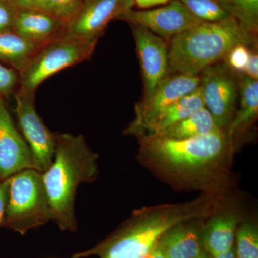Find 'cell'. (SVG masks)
<instances>
[{"label": "cell", "mask_w": 258, "mask_h": 258, "mask_svg": "<svg viewBox=\"0 0 258 258\" xmlns=\"http://www.w3.org/2000/svg\"><path fill=\"white\" fill-rule=\"evenodd\" d=\"M171 0H134V5L142 10L149 9L157 5H166Z\"/></svg>", "instance_id": "obj_30"}, {"label": "cell", "mask_w": 258, "mask_h": 258, "mask_svg": "<svg viewBox=\"0 0 258 258\" xmlns=\"http://www.w3.org/2000/svg\"><path fill=\"white\" fill-rule=\"evenodd\" d=\"M67 24L34 8H19L13 31L28 41L42 46L66 32Z\"/></svg>", "instance_id": "obj_14"}, {"label": "cell", "mask_w": 258, "mask_h": 258, "mask_svg": "<svg viewBox=\"0 0 258 258\" xmlns=\"http://www.w3.org/2000/svg\"><path fill=\"white\" fill-rule=\"evenodd\" d=\"M35 0H14V3L18 8H29Z\"/></svg>", "instance_id": "obj_32"}, {"label": "cell", "mask_w": 258, "mask_h": 258, "mask_svg": "<svg viewBox=\"0 0 258 258\" xmlns=\"http://www.w3.org/2000/svg\"><path fill=\"white\" fill-rule=\"evenodd\" d=\"M249 55V47L241 44L234 47L226 56L224 61L235 72L243 73L248 62Z\"/></svg>", "instance_id": "obj_26"}, {"label": "cell", "mask_w": 258, "mask_h": 258, "mask_svg": "<svg viewBox=\"0 0 258 258\" xmlns=\"http://www.w3.org/2000/svg\"><path fill=\"white\" fill-rule=\"evenodd\" d=\"M25 169L37 170L31 150L0 96V179Z\"/></svg>", "instance_id": "obj_13"}, {"label": "cell", "mask_w": 258, "mask_h": 258, "mask_svg": "<svg viewBox=\"0 0 258 258\" xmlns=\"http://www.w3.org/2000/svg\"><path fill=\"white\" fill-rule=\"evenodd\" d=\"M157 246L166 258H195L205 251L200 231L189 222L167 231Z\"/></svg>", "instance_id": "obj_15"}, {"label": "cell", "mask_w": 258, "mask_h": 258, "mask_svg": "<svg viewBox=\"0 0 258 258\" xmlns=\"http://www.w3.org/2000/svg\"><path fill=\"white\" fill-rule=\"evenodd\" d=\"M211 113L205 108L181 120L176 124L171 125L163 131L158 135L164 138L183 140L201 137L207 134L220 132Z\"/></svg>", "instance_id": "obj_20"}, {"label": "cell", "mask_w": 258, "mask_h": 258, "mask_svg": "<svg viewBox=\"0 0 258 258\" xmlns=\"http://www.w3.org/2000/svg\"><path fill=\"white\" fill-rule=\"evenodd\" d=\"M244 74L251 79L258 80V54L257 46L251 47L250 55Z\"/></svg>", "instance_id": "obj_28"}, {"label": "cell", "mask_w": 258, "mask_h": 258, "mask_svg": "<svg viewBox=\"0 0 258 258\" xmlns=\"http://www.w3.org/2000/svg\"><path fill=\"white\" fill-rule=\"evenodd\" d=\"M237 258H258V230L251 222H244L236 230Z\"/></svg>", "instance_id": "obj_23"}, {"label": "cell", "mask_w": 258, "mask_h": 258, "mask_svg": "<svg viewBox=\"0 0 258 258\" xmlns=\"http://www.w3.org/2000/svg\"><path fill=\"white\" fill-rule=\"evenodd\" d=\"M8 193V179H0V226L3 221Z\"/></svg>", "instance_id": "obj_29"}, {"label": "cell", "mask_w": 258, "mask_h": 258, "mask_svg": "<svg viewBox=\"0 0 258 258\" xmlns=\"http://www.w3.org/2000/svg\"><path fill=\"white\" fill-rule=\"evenodd\" d=\"M237 225L235 214L226 212L214 217L204 231V249L212 257L230 250L233 247Z\"/></svg>", "instance_id": "obj_18"}, {"label": "cell", "mask_w": 258, "mask_h": 258, "mask_svg": "<svg viewBox=\"0 0 258 258\" xmlns=\"http://www.w3.org/2000/svg\"><path fill=\"white\" fill-rule=\"evenodd\" d=\"M5 1H10V2H13V3H14V0H5Z\"/></svg>", "instance_id": "obj_35"}, {"label": "cell", "mask_w": 258, "mask_h": 258, "mask_svg": "<svg viewBox=\"0 0 258 258\" xmlns=\"http://www.w3.org/2000/svg\"><path fill=\"white\" fill-rule=\"evenodd\" d=\"M98 158L83 136L56 133L53 161L50 167L42 173V176L52 220L61 230H77L75 215L76 192L79 185L96 179Z\"/></svg>", "instance_id": "obj_3"}, {"label": "cell", "mask_w": 258, "mask_h": 258, "mask_svg": "<svg viewBox=\"0 0 258 258\" xmlns=\"http://www.w3.org/2000/svg\"><path fill=\"white\" fill-rule=\"evenodd\" d=\"M19 86L18 71L0 63V96L9 98L15 94Z\"/></svg>", "instance_id": "obj_25"}, {"label": "cell", "mask_w": 258, "mask_h": 258, "mask_svg": "<svg viewBox=\"0 0 258 258\" xmlns=\"http://www.w3.org/2000/svg\"><path fill=\"white\" fill-rule=\"evenodd\" d=\"M134 5V0H83L79 13L68 24L66 33L88 41L98 42L107 25L132 9Z\"/></svg>", "instance_id": "obj_12"}, {"label": "cell", "mask_w": 258, "mask_h": 258, "mask_svg": "<svg viewBox=\"0 0 258 258\" xmlns=\"http://www.w3.org/2000/svg\"><path fill=\"white\" fill-rule=\"evenodd\" d=\"M213 258H237L236 257L235 254V250L234 249V247H232V249H230V250L227 251V252H224L221 254H219V255L215 256Z\"/></svg>", "instance_id": "obj_33"}, {"label": "cell", "mask_w": 258, "mask_h": 258, "mask_svg": "<svg viewBox=\"0 0 258 258\" xmlns=\"http://www.w3.org/2000/svg\"><path fill=\"white\" fill-rule=\"evenodd\" d=\"M18 10L13 2L0 0V33L13 31Z\"/></svg>", "instance_id": "obj_27"}, {"label": "cell", "mask_w": 258, "mask_h": 258, "mask_svg": "<svg viewBox=\"0 0 258 258\" xmlns=\"http://www.w3.org/2000/svg\"><path fill=\"white\" fill-rule=\"evenodd\" d=\"M197 18L204 22H217L230 17L217 0H180Z\"/></svg>", "instance_id": "obj_24"}, {"label": "cell", "mask_w": 258, "mask_h": 258, "mask_svg": "<svg viewBox=\"0 0 258 258\" xmlns=\"http://www.w3.org/2000/svg\"><path fill=\"white\" fill-rule=\"evenodd\" d=\"M210 196L179 204L149 207L133 212L118 230L92 248L73 258H145L167 231L181 224L210 216L214 208Z\"/></svg>", "instance_id": "obj_2"}, {"label": "cell", "mask_w": 258, "mask_h": 258, "mask_svg": "<svg viewBox=\"0 0 258 258\" xmlns=\"http://www.w3.org/2000/svg\"><path fill=\"white\" fill-rule=\"evenodd\" d=\"M15 113L18 128L28 143L37 171L43 173L54 159L56 133L51 132L35 108V91L17 90L15 93Z\"/></svg>", "instance_id": "obj_8"}, {"label": "cell", "mask_w": 258, "mask_h": 258, "mask_svg": "<svg viewBox=\"0 0 258 258\" xmlns=\"http://www.w3.org/2000/svg\"><path fill=\"white\" fill-rule=\"evenodd\" d=\"M200 76L171 74L164 79L147 98H142L134 107L135 118L124 133L140 137L171 103L185 96L200 85Z\"/></svg>", "instance_id": "obj_9"}, {"label": "cell", "mask_w": 258, "mask_h": 258, "mask_svg": "<svg viewBox=\"0 0 258 258\" xmlns=\"http://www.w3.org/2000/svg\"><path fill=\"white\" fill-rule=\"evenodd\" d=\"M97 42L64 33L42 45L19 74L18 90L36 91L37 87L52 75L89 59Z\"/></svg>", "instance_id": "obj_6"}, {"label": "cell", "mask_w": 258, "mask_h": 258, "mask_svg": "<svg viewBox=\"0 0 258 258\" xmlns=\"http://www.w3.org/2000/svg\"><path fill=\"white\" fill-rule=\"evenodd\" d=\"M138 139L141 159L174 180L203 186L227 172L232 144L222 131L183 140L153 135Z\"/></svg>", "instance_id": "obj_1"}, {"label": "cell", "mask_w": 258, "mask_h": 258, "mask_svg": "<svg viewBox=\"0 0 258 258\" xmlns=\"http://www.w3.org/2000/svg\"><path fill=\"white\" fill-rule=\"evenodd\" d=\"M200 75L199 86L205 108L211 113L218 128L225 132L233 119L239 96L236 72L222 60V63L210 66Z\"/></svg>", "instance_id": "obj_7"}, {"label": "cell", "mask_w": 258, "mask_h": 258, "mask_svg": "<svg viewBox=\"0 0 258 258\" xmlns=\"http://www.w3.org/2000/svg\"><path fill=\"white\" fill-rule=\"evenodd\" d=\"M238 83L240 109L234 115L233 119L226 133L231 144L232 139L241 131L248 128L258 116V80L251 79L242 72H236Z\"/></svg>", "instance_id": "obj_16"}, {"label": "cell", "mask_w": 258, "mask_h": 258, "mask_svg": "<svg viewBox=\"0 0 258 258\" xmlns=\"http://www.w3.org/2000/svg\"><path fill=\"white\" fill-rule=\"evenodd\" d=\"M83 0H35L31 7L69 24L79 13Z\"/></svg>", "instance_id": "obj_22"}, {"label": "cell", "mask_w": 258, "mask_h": 258, "mask_svg": "<svg viewBox=\"0 0 258 258\" xmlns=\"http://www.w3.org/2000/svg\"><path fill=\"white\" fill-rule=\"evenodd\" d=\"M220 3L244 31L257 38L258 0H221Z\"/></svg>", "instance_id": "obj_21"}, {"label": "cell", "mask_w": 258, "mask_h": 258, "mask_svg": "<svg viewBox=\"0 0 258 258\" xmlns=\"http://www.w3.org/2000/svg\"><path fill=\"white\" fill-rule=\"evenodd\" d=\"M117 20L147 28L167 42L204 22L195 16L180 0H171L169 4L155 9H130Z\"/></svg>", "instance_id": "obj_10"}, {"label": "cell", "mask_w": 258, "mask_h": 258, "mask_svg": "<svg viewBox=\"0 0 258 258\" xmlns=\"http://www.w3.org/2000/svg\"><path fill=\"white\" fill-rule=\"evenodd\" d=\"M145 258H166L165 255L161 252V249L156 246L154 249L146 256Z\"/></svg>", "instance_id": "obj_31"}, {"label": "cell", "mask_w": 258, "mask_h": 258, "mask_svg": "<svg viewBox=\"0 0 258 258\" xmlns=\"http://www.w3.org/2000/svg\"><path fill=\"white\" fill-rule=\"evenodd\" d=\"M52 220L42 173L25 169L8 178V193L1 226L25 235Z\"/></svg>", "instance_id": "obj_5"}, {"label": "cell", "mask_w": 258, "mask_h": 258, "mask_svg": "<svg viewBox=\"0 0 258 258\" xmlns=\"http://www.w3.org/2000/svg\"><path fill=\"white\" fill-rule=\"evenodd\" d=\"M195 258H213L212 257L211 255H210V254L208 253V252H207L206 251H204L203 253H201L200 254V255H198V257H195Z\"/></svg>", "instance_id": "obj_34"}, {"label": "cell", "mask_w": 258, "mask_h": 258, "mask_svg": "<svg viewBox=\"0 0 258 258\" xmlns=\"http://www.w3.org/2000/svg\"><path fill=\"white\" fill-rule=\"evenodd\" d=\"M130 25L140 64L144 94L147 98L170 75L169 42L147 28Z\"/></svg>", "instance_id": "obj_11"}, {"label": "cell", "mask_w": 258, "mask_h": 258, "mask_svg": "<svg viewBox=\"0 0 258 258\" xmlns=\"http://www.w3.org/2000/svg\"><path fill=\"white\" fill-rule=\"evenodd\" d=\"M205 108L200 86L161 111L142 136L158 135L163 131L186 119ZM142 137V136H140Z\"/></svg>", "instance_id": "obj_17"}, {"label": "cell", "mask_w": 258, "mask_h": 258, "mask_svg": "<svg viewBox=\"0 0 258 258\" xmlns=\"http://www.w3.org/2000/svg\"><path fill=\"white\" fill-rule=\"evenodd\" d=\"M217 1H219V2H220V1H221V0H217Z\"/></svg>", "instance_id": "obj_36"}, {"label": "cell", "mask_w": 258, "mask_h": 258, "mask_svg": "<svg viewBox=\"0 0 258 258\" xmlns=\"http://www.w3.org/2000/svg\"><path fill=\"white\" fill-rule=\"evenodd\" d=\"M19 36L13 31L0 33V63L15 70L19 74L40 48Z\"/></svg>", "instance_id": "obj_19"}, {"label": "cell", "mask_w": 258, "mask_h": 258, "mask_svg": "<svg viewBox=\"0 0 258 258\" xmlns=\"http://www.w3.org/2000/svg\"><path fill=\"white\" fill-rule=\"evenodd\" d=\"M238 23L229 17L217 22H203L173 37L169 43V74L199 76L200 73L225 60L237 45L257 46Z\"/></svg>", "instance_id": "obj_4"}]
</instances>
